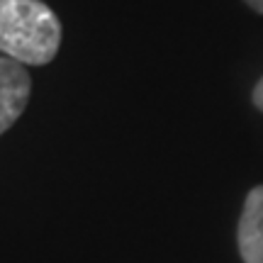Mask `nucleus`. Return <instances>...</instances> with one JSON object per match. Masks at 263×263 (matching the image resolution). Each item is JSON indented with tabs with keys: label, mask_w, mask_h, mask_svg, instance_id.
Listing matches in <instances>:
<instances>
[{
	"label": "nucleus",
	"mask_w": 263,
	"mask_h": 263,
	"mask_svg": "<svg viewBox=\"0 0 263 263\" xmlns=\"http://www.w3.org/2000/svg\"><path fill=\"white\" fill-rule=\"evenodd\" d=\"M64 27L42 0H0V54L25 66H47L61 49Z\"/></svg>",
	"instance_id": "obj_1"
},
{
	"label": "nucleus",
	"mask_w": 263,
	"mask_h": 263,
	"mask_svg": "<svg viewBox=\"0 0 263 263\" xmlns=\"http://www.w3.org/2000/svg\"><path fill=\"white\" fill-rule=\"evenodd\" d=\"M32 93V76L25 64L10 57H0V134L17 122Z\"/></svg>",
	"instance_id": "obj_2"
},
{
	"label": "nucleus",
	"mask_w": 263,
	"mask_h": 263,
	"mask_svg": "<svg viewBox=\"0 0 263 263\" xmlns=\"http://www.w3.org/2000/svg\"><path fill=\"white\" fill-rule=\"evenodd\" d=\"M236 249L244 263H263V185L249 190L236 224Z\"/></svg>",
	"instance_id": "obj_3"
},
{
	"label": "nucleus",
	"mask_w": 263,
	"mask_h": 263,
	"mask_svg": "<svg viewBox=\"0 0 263 263\" xmlns=\"http://www.w3.org/2000/svg\"><path fill=\"white\" fill-rule=\"evenodd\" d=\"M251 98H254V105H256V107H258V110L263 112V76H261V81L256 83L254 95H251Z\"/></svg>",
	"instance_id": "obj_4"
},
{
	"label": "nucleus",
	"mask_w": 263,
	"mask_h": 263,
	"mask_svg": "<svg viewBox=\"0 0 263 263\" xmlns=\"http://www.w3.org/2000/svg\"><path fill=\"white\" fill-rule=\"evenodd\" d=\"M249 8L254 10V12H258V15H263V0H244Z\"/></svg>",
	"instance_id": "obj_5"
}]
</instances>
